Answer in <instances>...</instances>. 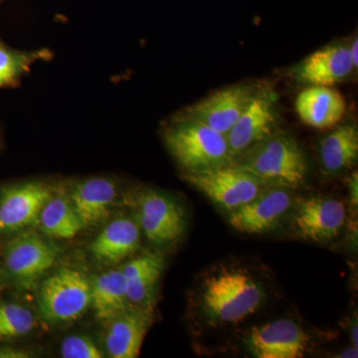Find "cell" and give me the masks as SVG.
Returning a JSON list of instances; mask_svg holds the SVG:
<instances>
[{
	"label": "cell",
	"instance_id": "6da1fadb",
	"mask_svg": "<svg viewBox=\"0 0 358 358\" xmlns=\"http://www.w3.org/2000/svg\"><path fill=\"white\" fill-rule=\"evenodd\" d=\"M267 299V284L255 268L235 261L221 262L200 275L190 296V313L197 326L215 331L241 324Z\"/></svg>",
	"mask_w": 358,
	"mask_h": 358
},
{
	"label": "cell",
	"instance_id": "7a4b0ae2",
	"mask_svg": "<svg viewBox=\"0 0 358 358\" xmlns=\"http://www.w3.org/2000/svg\"><path fill=\"white\" fill-rule=\"evenodd\" d=\"M253 174L264 185L296 190L306 185L310 164L300 143L279 129L233 162Z\"/></svg>",
	"mask_w": 358,
	"mask_h": 358
},
{
	"label": "cell",
	"instance_id": "3957f363",
	"mask_svg": "<svg viewBox=\"0 0 358 358\" xmlns=\"http://www.w3.org/2000/svg\"><path fill=\"white\" fill-rule=\"evenodd\" d=\"M164 140L185 173H195L233 164L224 134L192 119L181 117L166 129Z\"/></svg>",
	"mask_w": 358,
	"mask_h": 358
},
{
	"label": "cell",
	"instance_id": "277c9868",
	"mask_svg": "<svg viewBox=\"0 0 358 358\" xmlns=\"http://www.w3.org/2000/svg\"><path fill=\"white\" fill-rule=\"evenodd\" d=\"M91 281L83 273L75 268H60L40 287V317L52 324L74 322L91 306Z\"/></svg>",
	"mask_w": 358,
	"mask_h": 358
},
{
	"label": "cell",
	"instance_id": "5b68a950",
	"mask_svg": "<svg viewBox=\"0 0 358 358\" xmlns=\"http://www.w3.org/2000/svg\"><path fill=\"white\" fill-rule=\"evenodd\" d=\"M183 179L228 213L255 199L266 186L236 164L185 173Z\"/></svg>",
	"mask_w": 358,
	"mask_h": 358
},
{
	"label": "cell",
	"instance_id": "8992f818",
	"mask_svg": "<svg viewBox=\"0 0 358 358\" xmlns=\"http://www.w3.org/2000/svg\"><path fill=\"white\" fill-rule=\"evenodd\" d=\"M136 211L141 234L154 246H169L185 236V209L171 195L150 188L143 190L136 196Z\"/></svg>",
	"mask_w": 358,
	"mask_h": 358
},
{
	"label": "cell",
	"instance_id": "52a82bcc",
	"mask_svg": "<svg viewBox=\"0 0 358 358\" xmlns=\"http://www.w3.org/2000/svg\"><path fill=\"white\" fill-rule=\"evenodd\" d=\"M289 217L296 238L313 243H327L341 235L348 211L341 200L308 196L296 199Z\"/></svg>",
	"mask_w": 358,
	"mask_h": 358
},
{
	"label": "cell",
	"instance_id": "ba28073f",
	"mask_svg": "<svg viewBox=\"0 0 358 358\" xmlns=\"http://www.w3.org/2000/svg\"><path fill=\"white\" fill-rule=\"evenodd\" d=\"M296 197L294 190L267 185L248 203L228 213V222L245 234H266L277 229L288 218Z\"/></svg>",
	"mask_w": 358,
	"mask_h": 358
},
{
	"label": "cell",
	"instance_id": "9c48e42d",
	"mask_svg": "<svg viewBox=\"0 0 358 358\" xmlns=\"http://www.w3.org/2000/svg\"><path fill=\"white\" fill-rule=\"evenodd\" d=\"M279 129L277 96L262 88L225 136L233 162Z\"/></svg>",
	"mask_w": 358,
	"mask_h": 358
},
{
	"label": "cell",
	"instance_id": "30bf717a",
	"mask_svg": "<svg viewBox=\"0 0 358 358\" xmlns=\"http://www.w3.org/2000/svg\"><path fill=\"white\" fill-rule=\"evenodd\" d=\"M59 249L36 233L13 238L6 248L4 268L18 287L28 288L46 274L56 260Z\"/></svg>",
	"mask_w": 358,
	"mask_h": 358
},
{
	"label": "cell",
	"instance_id": "8fae6325",
	"mask_svg": "<svg viewBox=\"0 0 358 358\" xmlns=\"http://www.w3.org/2000/svg\"><path fill=\"white\" fill-rule=\"evenodd\" d=\"M262 88L251 83L225 87L188 107L182 117L202 122L226 136Z\"/></svg>",
	"mask_w": 358,
	"mask_h": 358
},
{
	"label": "cell",
	"instance_id": "7c38bea8",
	"mask_svg": "<svg viewBox=\"0 0 358 358\" xmlns=\"http://www.w3.org/2000/svg\"><path fill=\"white\" fill-rule=\"evenodd\" d=\"M310 336L301 324L279 319L252 327L245 345L257 358H301L308 352Z\"/></svg>",
	"mask_w": 358,
	"mask_h": 358
},
{
	"label": "cell",
	"instance_id": "4fadbf2b",
	"mask_svg": "<svg viewBox=\"0 0 358 358\" xmlns=\"http://www.w3.org/2000/svg\"><path fill=\"white\" fill-rule=\"evenodd\" d=\"M51 196L48 186L40 181L3 189L0 195V233L20 232L38 222L40 213Z\"/></svg>",
	"mask_w": 358,
	"mask_h": 358
},
{
	"label": "cell",
	"instance_id": "5bb4252c",
	"mask_svg": "<svg viewBox=\"0 0 358 358\" xmlns=\"http://www.w3.org/2000/svg\"><path fill=\"white\" fill-rule=\"evenodd\" d=\"M355 68L350 46L334 43L313 52L294 66L291 74L300 84L333 87L350 76Z\"/></svg>",
	"mask_w": 358,
	"mask_h": 358
},
{
	"label": "cell",
	"instance_id": "9a60e30c",
	"mask_svg": "<svg viewBox=\"0 0 358 358\" xmlns=\"http://www.w3.org/2000/svg\"><path fill=\"white\" fill-rule=\"evenodd\" d=\"M152 322V310L129 308L106 322L105 346L113 358H136Z\"/></svg>",
	"mask_w": 358,
	"mask_h": 358
},
{
	"label": "cell",
	"instance_id": "2e32d148",
	"mask_svg": "<svg viewBox=\"0 0 358 358\" xmlns=\"http://www.w3.org/2000/svg\"><path fill=\"white\" fill-rule=\"evenodd\" d=\"M296 110L307 126L333 128L345 117V99L333 87L308 86L296 96Z\"/></svg>",
	"mask_w": 358,
	"mask_h": 358
},
{
	"label": "cell",
	"instance_id": "e0dca14e",
	"mask_svg": "<svg viewBox=\"0 0 358 358\" xmlns=\"http://www.w3.org/2000/svg\"><path fill=\"white\" fill-rule=\"evenodd\" d=\"M164 268L160 253H145L131 259L121 268L127 282L129 308L154 307L157 285Z\"/></svg>",
	"mask_w": 358,
	"mask_h": 358
},
{
	"label": "cell",
	"instance_id": "ac0fdd59",
	"mask_svg": "<svg viewBox=\"0 0 358 358\" xmlns=\"http://www.w3.org/2000/svg\"><path fill=\"white\" fill-rule=\"evenodd\" d=\"M141 238V230L136 218H117L99 233L90 251L100 262L120 263L138 251Z\"/></svg>",
	"mask_w": 358,
	"mask_h": 358
},
{
	"label": "cell",
	"instance_id": "d6986e66",
	"mask_svg": "<svg viewBox=\"0 0 358 358\" xmlns=\"http://www.w3.org/2000/svg\"><path fill=\"white\" fill-rule=\"evenodd\" d=\"M117 194L114 181L106 178H93L78 182L69 199L87 227L109 217Z\"/></svg>",
	"mask_w": 358,
	"mask_h": 358
},
{
	"label": "cell",
	"instance_id": "ffe728a7",
	"mask_svg": "<svg viewBox=\"0 0 358 358\" xmlns=\"http://www.w3.org/2000/svg\"><path fill=\"white\" fill-rule=\"evenodd\" d=\"M319 157L322 171L336 176L352 169L358 160V128L355 122L338 124L319 143Z\"/></svg>",
	"mask_w": 358,
	"mask_h": 358
},
{
	"label": "cell",
	"instance_id": "44dd1931",
	"mask_svg": "<svg viewBox=\"0 0 358 358\" xmlns=\"http://www.w3.org/2000/svg\"><path fill=\"white\" fill-rule=\"evenodd\" d=\"M91 287V306L96 319L108 322L129 308L122 270L108 271L94 278Z\"/></svg>",
	"mask_w": 358,
	"mask_h": 358
},
{
	"label": "cell",
	"instance_id": "7402d4cb",
	"mask_svg": "<svg viewBox=\"0 0 358 358\" xmlns=\"http://www.w3.org/2000/svg\"><path fill=\"white\" fill-rule=\"evenodd\" d=\"M38 222L45 234L55 239H71L85 228L70 199L59 196H51L46 202Z\"/></svg>",
	"mask_w": 358,
	"mask_h": 358
},
{
	"label": "cell",
	"instance_id": "603a6c76",
	"mask_svg": "<svg viewBox=\"0 0 358 358\" xmlns=\"http://www.w3.org/2000/svg\"><path fill=\"white\" fill-rule=\"evenodd\" d=\"M34 327V315L29 308L16 303H0V341L22 338Z\"/></svg>",
	"mask_w": 358,
	"mask_h": 358
},
{
	"label": "cell",
	"instance_id": "cb8c5ba5",
	"mask_svg": "<svg viewBox=\"0 0 358 358\" xmlns=\"http://www.w3.org/2000/svg\"><path fill=\"white\" fill-rule=\"evenodd\" d=\"M31 58L26 54L6 50L0 47V88L15 81L29 67Z\"/></svg>",
	"mask_w": 358,
	"mask_h": 358
},
{
	"label": "cell",
	"instance_id": "d4e9b609",
	"mask_svg": "<svg viewBox=\"0 0 358 358\" xmlns=\"http://www.w3.org/2000/svg\"><path fill=\"white\" fill-rule=\"evenodd\" d=\"M60 352L64 358H102V350L89 336L73 334L62 341Z\"/></svg>",
	"mask_w": 358,
	"mask_h": 358
},
{
	"label": "cell",
	"instance_id": "484cf974",
	"mask_svg": "<svg viewBox=\"0 0 358 358\" xmlns=\"http://www.w3.org/2000/svg\"><path fill=\"white\" fill-rule=\"evenodd\" d=\"M30 357L29 353L20 348L13 346H4L0 348V358H25Z\"/></svg>",
	"mask_w": 358,
	"mask_h": 358
},
{
	"label": "cell",
	"instance_id": "4316f807",
	"mask_svg": "<svg viewBox=\"0 0 358 358\" xmlns=\"http://www.w3.org/2000/svg\"><path fill=\"white\" fill-rule=\"evenodd\" d=\"M358 178L357 173L352 174L348 179V187H350V202L352 206L357 207V190H358Z\"/></svg>",
	"mask_w": 358,
	"mask_h": 358
},
{
	"label": "cell",
	"instance_id": "83f0119b",
	"mask_svg": "<svg viewBox=\"0 0 358 358\" xmlns=\"http://www.w3.org/2000/svg\"><path fill=\"white\" fill-rule=\"evenodd\" d=\"M350 339H352V346L358 348V339H357V320L355 317V320H352V324L350 327Z\"/></svg>",
	"mask_w": 358,
	"mask_h": 358
},
{
	"label": "cell",
	"instance_id": "f1b7e54d",
	"mask_svg": "<svg viewBox=\"0 0 358 358\" xmlns=\"http://www.w3.org/2000/svg\"><path fill=\"white\" fill-rule=\"evenodd\" d=\"M350 46V55H352L353 64H355V68L358 67V56H357V50H358V40L357 37L352 39V43L348 45Z\"/></svg>",
	"mask_w": 358,
	"mask_h": 358
},
{
	"label": "cell",
	"instance_id": "f546056e",
	"mask_svg": "<svg viewBox=\"0 0 358 358\" xmlns=\"http://www.w3.org/2000/svg\"><path fill=\"white\" fill-rule=\"evenodd\" d=\"M357 348L352 345V348H346L343 352L338 353L336 357L339 358H350L358 357Z\"/></svg>",
	"mask_w": 358,
	"mask_h": 358
},
{
	"label": "cell",
	"instance_id": "4dcf8cb0",
	"mask_svg": "<svg viewBox=\"0 0 358 358\" xmlns=\"http://www.w3.org/2000/svg\"><path fill=\"white\" fill-rule=\"evenodd\" d=\"M0 286H1V274H0Z\"/></svg>",
	"mask_w": 358,
	"mask_h": 358
}]
</instances>
